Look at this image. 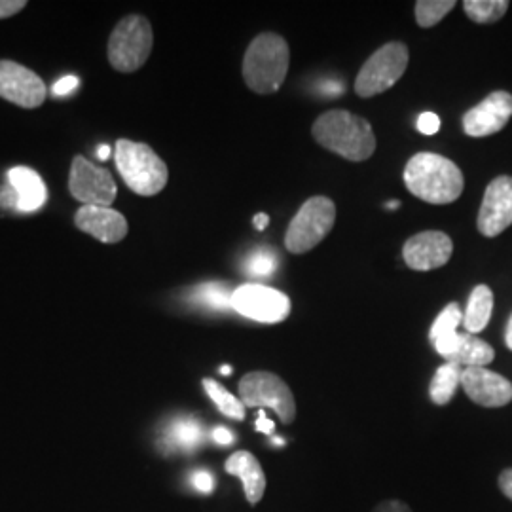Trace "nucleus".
I'll list each match as a JSON object with an SVG mask.
<instances>
[{
    "instance_id": "7c9ffc66",
    "label": "nucleus",
    "mask_w": 512,
    "mask_h": 512,
    "mask_svg": "<svg viewBox=\"0 0 512 512\" xmlns=\"http://www.w3.org/2000/svg\"><path fill=\"white\" fill-rule=\"evenodd\" d=\"M25 6V0H0V19L14 18Z\"/></svg>"
},
{
    "instance_id": "c85d7f7f",
    "label": "nucleus",
    "mask_w": 512,
    "mask_h": 512,
    "mask_svg": "<svg viewBox=\"0 0 512 512\" xmlns=\"http://www.w3.org/2000/svg\"><path fill=\"white\" fill-rule=\"evenodd\" d=\"M440 128V118L435 112H423L418 118V129L423 135H435Z\"/></svg>"
},
{
    "instance_id": "ea45409f",
    "label": "nucleus",
    "mask_w": 512,
    "mask_h": 512,
    "mask_svg": "<svg viewBox=\"0 0 512 512\" xmlns=\"http://www.w3.org/2000/svg\"><path fill=\"white\" fill-rule=\"evenodd\" d=\"M110 156V147H107V145H103V147L99 148V150H97V158H99V160H103V162H105V160H107V158H109Z\"/></svg>"
},
{
    "instance_id": "c9c22d12",
    "label": "nucleus",
    "mask_w": 512,
    "mask_h": 512,
    "mask_svg": "<svg viewBox=\"0 0 512 512\" xmlns=\"http://www.w3.org/2000/svg\"><path fill=\"white\" fill-rule=\"evenodd\" d=\"M0 205L2 207H18V196L12 186L6 188L4 192H0Z\"/></svg>"
},
{
    "instance_id": "a211bd4d",
    "label": "nucleus",
    "mask_w": 512,
    "mask_h": 512,
    "mask_svg": "<svg viewBox=\"0 0 512 512\" xmlns=\"http://www.w3.org/2000/svg\"><path fill=\"white\" fill-rule=\"evenodd\" d=\"M8 181H10V186L14 188L16 196H18V207L16 209H19V211L31 213V211H37L46 203L48 190H46V184L40 179V175L35 169L14 167L8 173Z\"/></svg>"
},
{
    "instance_id": "5701e85b",
    "label": "nucleus",
    "mask_w": 512,
    "mask_h": 512,
    "mask_svg": "<svg viewBox=\"0 0 512 512\" xmlns=\"http://www.w3.org/2000/svg\"><path fill=\"white\" fill-rule=\"evenodd\" d=\"M203 389L209 395V399L217 404V408L226 418H232L236 421L245 420V404L241 403L238 397H234L226 387H222L217 380L205 378Z\"/></svg>"
},
{
    "instance_id": "39448f33",
    "label": "nucleus",
    "mask_w": 512,
    "mask_h": 512,
    "mask_svg": "<svg viewBox=\"0 0 512 512\" xmlns=\"http://www.w3.org/2000/svg\"><path fill=\"white\" fill-rule=\"evenodd\" d=\"M154 46L152 25L145 16H128L120 19L110 33L107 55L110 65L118 73L139 71L150 57Z\"/></svg>"
},
{
    "instance_id": "1a4fd4ad",
    "label": "nucleus",
    "mask_w": 512,
    "mask_h": 512,
    "mask_svg": "<svg viewBox=\"0 0 512 512\" xmlns=\"http://www.w3.org/2000/svg\"><path fill=\"white\" fill-rule=\"evenodd\" d=\"M232 310L258 323L275 325L291 315L293 304L281 291L260 283H247L232 293Z\"/></svg>"
},
{
    "instance_id": "4468645a",
    "label": "nucleus",
    "mask_w": 512,
    "mask_h": 512,
    "mask_svg": "<svg viewBox=\"0 0 512 512\" xmlns=\"http://www.w3.org/2000/svg\"><path fill=\"white\" fill-rule=\"evenodd\" d=\"M461 387L467 397L484 408H501L512 401V384L488 368H463Z\"/></svg>"
},
{
    "instance_id": "2eb2a0df",
    "label": "nucleus",
    "mask_w": 512,
    "mask_h": 512,
    "mask_svg": "<svg viewBox=\"0 0 512 512\" xmlns=\"http://www.w3.org/2000/svg\"><path fill=\"white\" fill-rule=\"evenodd\" d=\"M512 116V95L509 92L490 93L482 103L465 112L463 131L469 137H488L509 124Z\"/></svg>"
},
{
    "instance_id": "6e6552de",
    "label": "nucleus",
    "mask_w": 512,
    "mask_h": 512,
    "mask_svg": "<svg viewBox=\"0 0 512 512\" xmlns=\"http://www.w3.org/2000/svg\"><path fill=\"white\" fill-rule=\"evenodd\" d=\"M239 401L245 408H270L283 425L293 423L296 418V403L293 391L274 372H249L239 382Z\"/></svg>"
},
{
    "instance_id": "dca6fc26",
    "label": "nucleus",
    "mask_w": 512,
    "mask_h": 512,
    "mask_svg": "<svg viewBox=\"0 0 512 512\" xmlns=\"http://www.w3.org/2000/svg\"><path fill=\"white\" fill-rule=\"evenodd\" d=\"M74 224L101 243H120L129 230L128 220L120 211L97 205H82L74 215Z\"/></svg>"
},
{
    "instance_id": "4c0bfd02",
    "label": "nucleus",
    "mask_w": 512,
    "mask_h": 512,
    "mask_svg": "<svg viewBox=\"0 0 512 512\" xmlns=\"http://www.w3.org/2000/svg\"><path fill=\"white\" fill-rule=\"evenodd\" d=\"M270 224V217L266 213H258L255 217V228L256 230H264L266 226Z\"/></svg>"
},
{
    "instance_id": "9d476101",
    "label": "nucleus",
    "mask_w": 512,
    "mask_h": 512,
    "mask_svg": "<svg viewBox=\"0 0 512 512\" xmlns=\"http://www.w3.org/2000/svg\"><path fill=\"white\" fill-rule=\"evenodd\" d=\"M69 192L74 200L84 205L109 207L116 200V183L107 169L92 164L84 156H74Z\"/></svg>"
},
{
    "instance_id": "473e14b6",
    "label": "nucleus",
    "mask_w": 512,
    "mask_h": 512,
    "mask_svg": "<svg viewBox=\"0 0 512 512\" xmlns=\"http://www.w3.org/2000/svg\"><path fill=\"white\" fill-rule=\"evenodd\" d=\"M372 512H412V509L399 499H387V501H382Z\"/></svg>"
},
{
    "instance_id": "f03ea898",
    "label": "nucleus",
    "mask_w": 512,
    "mask_h": 512,
    "mask_svg": "<svg viewBox=\"0 0 512 512\" xmlns=\"http://www.w3.org/2000/svg\"><path fill=\"white\" fill-rule=\"evenodd\" d=\"M313 139L323 148L349 162H365L376 150V137L365 118L348 110H329L321 114L313 128Z\"/></svg>"
},
{
    "instance_id": "6ab92c4d",
    "label": "nucleus",
    "mask_w": 512,
    "mask_h": 512,
    "mask_svg": "<svg viewBox=\"0 0 512 512\" xmlns=\"http://www.w3.org/2000/svg\"><path fill=\"white\" fill-rule=\"evenodd\" d=\"M463 323V310L459 308L458 302L448 304L444 310L440 311L437 321L429 330V340L437 349L440 357L446 361L456 353L459 346L458 327Z\"/></svg>"
},
{
    "instance_id": "9b49d317",
    "label": "nucleus",
    "mask_w": 512,
    "mask_h": 512,
    "mask_svg": "<svg viewBox=\"0 0 512 512\" xmlns=\"http://www.w3.org/2000/svg\"><path fill=\"white\" fill-rule=\"evenodd\" d=\"M0 97L21 109H38L46 101V86L35 71L0 59Z\"/></svg>"
},
{
    "instance_id": "cd10ccee",
    "label": "nucleus",
    "mask_w": 512,
    "mask_h": 512,
    "mask_svg": "<svg viewBox=\"0 0 512 512\" xmlns=\"http://www.w3.org/2000/svg\"><path fill=\"white\" fill-rule=\"evenodd\" d=\"M171 439L184 448H192L202 439V429L194 420L175 421L171 427Z\"/></svg>"
},
{
    "instance_id": "aec40b11",
    "label": "nucleus",
    "mask_w": 512,
    "mask_h": 512,
    "mask_svg": "<svg viewBox=\"0 0 512 512\" xmlns=\"http://www.w3.org/2000/svg\"><path fill=\"white\" fill-rule=\"evenodd\" d=\"M494 311V293L488 285H476L469 296L467 310L463 311V329L469 334H478L488 327Z\"/></svg>"
},
{
    "instance_id": "a19ab883",
    "label": "nucleus",
    "mask_w": 512,
    "mask_h": 512,
    "mask_svg": "<svg viewBox=\"0 0 512 512\" xmlns=\"http://www.w3.org/2000/svg\"><path fill=\"white\" fill-rule=\"evenodd\" d=\"M220 374L230 376V374H232V366H222V368H220Z\"/></svg>"
},
{
    "instance_id": "e433bc0d",
    "label": "nucleus",
    "mask_w": 512,
    "mask_h": 512,
    "mask_svg": "<svg viewBox=\"0 0 512 512\" xmlns=\"http://www.w3.org/2000/svg\"><path fill=\"white\" fill-rule=\"evenodd\" d=\"M213 440L219 442L222 446H226V444H232V442H234V435H232V431H228V429H224V427H217V429L213 431Z\"/></svg>"
},
{
    "instance_id": "20e7f679",
    "label": "nucleus",
    "mask_w": 512,
    "mask_h": 512,
    "mask_svg": "<svg viewBox=\"0 0 512 512\" xmlns=\"http://www.w3.org/2000/svg\"><path fill=\"white\" fill-rule=\"evenodd\" d=\"M114 160L124 183L139 196H156L169 181L164 160L145 143L120 139L114 148Z\"/></svg>"
},
{
    "instance_id": "72a5a7b5",
    "label": "nucleus",
    "mask_w": 512,
    "mask_h": 512,
    "mask_svg": "<svg viewBox=\"0 0 512 512\" xmlns=\"http://www.w3.org/2000/svg\"><path fill=\"white\" fill-rule=\"evenodd\" d=\"M256 429H258L260 433H264V435H272V433H274L275 423L272 420H268V416H266L264 410H260L258 416H256Z\"/></svg>"
},
{
    "instance_id": "f3484780",
    "label": "nucleus",
    "mask_w": 512,
    "mask_h": 512,
    "mask_svg": "<svg viewBox=\"0 0 512 512\" xmlns=\"http://www.w3.org/2000/svg\"><path fill=\"white\" fill-rule=\"evenodd\" d=\"M228 475L238 476L243 484V492L251 505H256L262 501L264 492H266V475L260 465V461L247 450H239L232 454L226 465H224Z\"/></svg>"
},
{
    "instance_id": "ddd939ff",
    "label": "nucleus",
    "mask_w": 512,
    "mask_h": 512,
    "mask_svg": "<svg viewBox=\"0 0 512 512\" xmlns=\"http://www.w3.org/2000/svg\"><path fill=\"white\" fill-rule=\"evenodd\" d=\"M454 253V243L444 232H421L404 243L403 256L408 268L429 272L448 264Z\"/></svg>"
},
{
    "instance_id": "f704fd0d",
    "label": "nucleus",
    "mask_w": 512,
    "mask_h": 512,
    "mask_svg": "<svg viewBox=\"0 0 512 512\" xmlns=\"http://www.w3.org/2000/svg\"><path fill=\"white\" fill-rule=\"evenodd\" d=\"M499 490L512 501V469H505L499 475Z\"/></svg>"
},
{
    "instance_id": "7ed1b4c3",
    "label": "nucleus",
    "mask_w": 512,
    "mask_h": 512,
    "mask_svg": "<svg viewBox=\"0 0 512 512\" xmlns=\"http://www.w3.org/2000/svg\"><path fill=\"white\" fill-rule=\"evenodd\" d=\"M291 50L287 40L275 33H264L249 44L243 57V78L255 93H275L289 73Z\"/></svg>"
},
{
    "instance_id": "b1692460",
    "label": "nucleus",
    "mask_w": 512,
    "mask_h": 512,
    "mask_svg": "<svg viewBox=\"0 0 512 512\" xmlns=\"http://www.w3.org/2000/svg\"><path fill=\"white\" fill-rule=\"evenodd\" d=\"M463 10L475 23H495L503 18L509 10L507 0H465Z\"/></svg>"
},
{
    "instance_id": "0eeeda50",
    "label": "nucleus",
    "mask_w": 512,
    "mask_h": 512,
    "mask_svg": "<svg viewBox=\"0 0 512 512\" xmlns=\"http://www.w3.org/2000/svg\"><path fill=\"white\" fill-rule=\"evenodd\" d=\"M410 52L404 42H387L366 59L355 78V93L363 99L391 90L408 67Z\"/></svg>"
},
{
    "instance_id": "58836bf2",
    "label": "nucleus",
    "mask_w": 512,
    "mask_h": 512,
    "mask_svg": "<svg viewBox=\"0 0 512 512\" xmlns=\"http://www.w3.org/2000/svg\"><path fill=\"white\" fill-rule=\"evenodd\" d=\"M505 344H507V348L512 351V315L511 319H509V323H507V330H505Z\"/></svg>"
},
{
    "instance_id": "412c9836",
    "label": "nucleus",
    "mask_w": 512,
    "mask_h": 512,
    "mask_svg": "<svg viewBox=\"0 0 512 512\" xmlns=\"http://www.w3.org/2000/svg\"><path fill=\"white\" fill-rule=\"evenodd\" d=\"M495 359V351L488 342L480 340L475 334L459 332V346L452 357L446 359V363H456L461 368H488Z\"/></svg>"
},
{
    "instance_id": "f257e3e1",
    "label": "nucleus",
    "mask_w": 512,
    "mask_h": 512,
    "mask_svg": "<svg viewBox=\"0 0 512 512\" xmlns=\"http://www.w3.org/2000/svg\"><path fill=\"white\" fill-rule=\"evenodd\" d=\"M404 184L421 202L448 205L463 194L465 179L452 160L433 152H421L406 164Z\"/></svg>"
},
{
    "instance_id": "f8f14e48",
    "label": "nucleus",
    "mask_w": 512,
    "mask_h": 512,
    "mask_svg": "<svg viewBox=\"0 0 512 512\" xmlns=\"http://www.w3.org/2000/svg\"><path fill=\"white\" fill-rule=\"evenodd\" d=\"M512 224V177L501 175L488 184L476 226L486 238H497Z\"/></svg>"
},
{
    "instance_id": "bb28decb",
    "label": "nucleus",
    "mask_w": 512,
    "mask_h": 512,
    "mask_svg": "<svg viewBox=\"0 0 512 512\" xmlns=\"http://www.w3.org/2000/svg\"><path fill=\"white\" fill-rule=\"evenodd\" d=\"M277 270V255L270 249H256L247 256L245 272L256 279H268Z\"/></svg>"
},
{
    "instance_id": "c756f323",
    "label": "nucleus",
    "mask_w": 512,
    "mask_h": 512,
    "mask_svg": "<svg viewBox=\"0 0 512 512\" xmlns=\"http://www.w3.org/2000/svg\"><path fill=\"white\" fill-rule=\"evenodd\" d=\"M192 484L196 490H200L202 494H211L215 490V478L209 471H196L192 476Z\"/></svg>"
},
{
    "instance_id": "423d86ee",
    "label": "nucleus",
    "mask_w": 512,
    "mask_h": 512,
    "mask_svg": "<svg viewBox=\"0 0 512 512\" xmlns=\"http://www.w3.org/2000/svg\"><path fill=\"white\" fill-rule=\"evenodd\" d=\"M336 222V205L327 196H313L300 207L289 224L285 247L293 255H304L329 236Z\"/></svg>"
},
{
    "instance_id": "393cba45",
    "label": "nucleus",
    "mask_w": 512,
    "mask_h": 512,
    "mask_svg": "<svg viewBox=\"0 0 512 512\" xmlns=\"http://www.w3.org/2000/svg\"><path fill=\"white\" fill-rule=\"evenodd\" d=\"M456 8L454 0H418L416 2V21L423 29L435 27L440 19Z\"/></svg>"
},
{
    "instance_id": "79ce46f5",
    "label": "nucleus",
    "mask_w": 512,
    "mask_h": 512,
    "mask_svg": "<svg viewBox=\"0 0 512 512\" xmlns=\"http://www.w3.org/2000/svg\"><path fill=\"white\" fill-rule=\"evenodd\" d=\"M401 203L399 202H389L387 203V209H397Z\"/></svg>"
},
{
    "instance_id": "a878e982",
    "label": "nucleus",
    "mask_w": 512,
    "mask_h": 512,
    "mask_svg": "<svg viewBox=\"0 0 512 512\" xmlns=\"http://www.w3.org/2000/svg\"><path fill=\"white\" fill-rule=\"evenodd\" d=\"M192 298L215 310H230L232 308V293L222 283H203L192 291Z\"/></svg>"
},
{
    "instance_id": "4be33fe9",
    "label": "nucleus",
    "mask_w": 512,
    "mask_h": 512,
    "mask_svg": "<svg viewBox=\"0 0 512 512\" xmlns=\"http://www.w3.org/2000/svg\"><path fill=\"white\" fill-rule=\"evenodd\" d=\"M461 372L463 368L456 363H444L437 368L429 385V397L433 403L446 406L456 397L461 385Z\"/></svg>"
},
{
    "instance_id": "2f4dec72",
    "label": "nucleus",
    "mask_w": 512,
    "mask_h": 512,
    "mask_svg": "<svg viewBox=\"0 0 512 512\" xmlns=\"http://www.w3.org/2000/svg\"><path fill=\"white\" fill-rule=\"evenodd\" d=\"M76 86H78V78L76 76H73V74L63 76L61 80H57L54 84V95H57V97L69 95L73 90H76Z\"/></svg>"
}]
</instances>
